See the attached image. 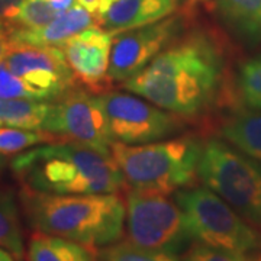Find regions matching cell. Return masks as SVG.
I'll use <instances>...</instances> for the list:
<instances>
[{
    "label": "cell",
    "instance_id": "obj_1",
    "mask_svg": "<svg viewBox=\"0 0 261 261\" xmlns=\"http://www.w3.org/2000/svg\"><path fill=\"white\" fill-rule=\"evenodd\" d=\"M225 71L226 58L219 38L205 29H193L122 87L167 112L195 118L221 97Z\"/></svg>",
    "mask_w": 261,
    "mask_h": 261
},
{
    "label": "cell",
    "instance_id": "obj_2",
    "mask_svg": "<svg viewBox=\"0 0 261 261\" xmlns=\"http://www.w3.org/2000/svg\"><path fill=\"white\" fill-rule=\"evenodd\" d=\"M10 170L22 187L53 195L116 193L126 186L112 155L58 140L15 155Z\"/></svg>",
    "mask_w": 261,
    "mask_h": 261
},
{
    "label": "cell",
    "instance_id": "obj_3",
    "mask_svg": "<svg viewBox=\"0 0 261 261\" xmlns=\"http://www.w3.org/2000/svg\"><path fill=\"white\" fill-rule=\"evenodd\" d=\"M20 203L37 232L103 248L123 235L126 205L116 193L53 195L22 187Z\"/></svg>",
    "mask_w": 261,
    "mask_h": 261
},
{
    "label": "cell",
    "instance_id": "obj_4",
    "mask_svg": "<svg viewBox=\"0 0 261 261\" xmlns=\"http://www.w3.org/2000/svg\"><path fill=\"white\" fill-rule=\"evenodd\" d=\"M202 144L195 137L141 145L115 141L111 155L134 190L167 195L195 183Z\"/></svg>",
    "mask_w": 261,
    "mask_h": 261
},
{
    "label": "cell",
    "instance_id": "obj_5",
    "mask_svg": "<svg viewBox=\"0 0 261 261\" xmlns=\"http://www.w3.org/2000/svg\"><path fill=\"white\" fill-rule=\"evenodd\" d=\"M197 178L247 222L261 226V164L229 142L209 138L202 144Z\"/></svg>",
    "mask_w": 261,
    "mask_h": 261
},
{
    "label": "cell",
    "instance_id": "obj_6",
    "mask_svg": "<svg viewBox=\"0 0 261 261\" xmlns=\"http://www.w3.org/2000/svg\"><path fill=\"white\" fill-rule=\"evenodd\" d=\"M174 200L196 243L245 255L261 251V233L211 189H180Z\"/></svg>",
    "mask_w": 261,
    "mask_h": 261
},
{
    "label": "cell",
    "instance_id": "obj_7",
    "mask_svg": "<svg viewBox=\"0 0 261 261\" xmlns=\"http://www.w3.org/2000/svg\"><path fill=\"white\" fill-rule=\"evenodd\" d=\"M126 232L132 244L180 254L193 243L181 207L163 193L130 190L126 195Z\"/></svg>",
    "mask_w": 261,
    "mask_h": 261
},
{
    "label": "cell",
    "instance_id": "obj_8",
    "mask_svg": "<svg viewBox=\"0 0 261 261\" xmlns=\"http://www.w3.org/2000/svg\"><path fill=\"white\" fill-rule=\"evenodd\" d=\"M113 141L141 145L167 140L185 128L181 116L167 112L144 97L121 92L99 94Z\"/></svg>",
    "mask_w": 261,
    "mask_h": 261
},
{
    "label": "cell",
    "instance_id": "obj_9",
    "mask_svg": "<svg viewBox=\"0 0 261 261\" xmlns=\"http://www.w3.org/2000/svg\"><path fill=\"white\" fill-rule=\"evenodd\" d=\"M44 130L60 140L83 144L105 155H111L115 142L100 96L77 87L53 102Z\"/></svg>",
    "mask_w": 261,
    "mask_h": 261
},
{
    "label": "cell",
    "instance_id": "obj_10",
    "mask_svg": "<svg viewBox=\"0 0 261 261\" xmlns=\"http://www.w3.org/2000/svg\"><path fill=\"white\" fill-rule=\"evenodd\" d=\"M183 16L171 15L155 23L116 35L109 65L111 83H125L141 73L183 34Z\"/></svg>",
    "mask_w": 261,
    "mask_h": 261
},
{
    "label": "cell",
    "instance_id": "obj_11",
    "mask_svg": "<svg viewBox=\"0 0 261 261\" xmlns=\"http://www.w3.org/2000/svg\"><path fill=\"white\" fill-rule=\"evenodd\" d=\"M3 63L32 87L42 100L58 99L74 89L77 83L74 73L58 47L18 44Z\"/></svg>",
    "mask_w": 261,
    "mask_h": 261
},
{
    "label": "cell",
    "instance_id": "obj_12",
    "mask_svg": "<svg viewBox=\"0 0 261 261\" xmlns=\"http://www.w3.org/2000/svg\"><path fill=\"white\" fill-rule=\"evenodd\" d=\"M113 37L109 31L96 25L65 41L61 48L75 79L90 89H102L109 80Z\"/></svg>",
    "mask_w": 261,
    "mask_h": 261
},
{
    "label": "cell",
    "instance_id": "obj_13",
    "mask_svg": "<svg viewBox=\"0 0 261 261\" xmlns=\"http://www.w3.org/2000/svg\"><path fill=\"white\" fill-rule=\"evenodd\" d=\"M177 5L178 0H113L99 25L116 37L171 16Z\"/></svg>",
    "mask_w": 261,
    "mask_h": 261
},
{
    "label": "cell",
    "instance_id": "obj_14",
    "mask_svg": "<svg viewBox=\"0 0 261 261\" xmlns=\"http://www.w3.org/2000/svg\"><path fill=\"white\" fill-rule=\"evenodd\" d=\"M99 25V20L92 13L74 5L61 12L53 22L39 29H19L15 27V42L35 47H60L65 41L86 29Z\"/></svg>",
    "mask_w": 261,
    "mask_h": 261
},
{
    "label": "cell",
    "instance_id": "obj_15",
    "mask_svg": "<svg viewBox=\"0 0 261 261\" xmlns=\"http://www.w3.org/2000/svg\"><path fill=\"white\" fill-rule=\"evenodd\" d=\"M219 134L226 142L261 163V113L237 108L225 116Z\"/></svg>",
    "mask_w": 261,
    "mask_h": 261
},
{
    "label": "cell",
    "instance_id": "obj_16",
    "mask_svg": "<svg viewBox=\"0 0 261 261\" xmlns=\"http://www.w3.org/2000/svg\"><path fill=\"white\" fill-rule=\"evenodd\" d=\"M225 23L244 41L261 42V0H216Z\"/></svg>",
    "mask_w": 261,
    "mask_h": 261
},
{
    "label": "cell",
    "instance_id": "obj_17",
    "mask_svg": "<svg viewBox=\"0 0 261 261\" xmlns=\"http://www.w3.org/2000/svg\"><path fill=\"white\" fill-rule=\"evenodd\" d=\"M89 247L48 233H32L27 248V261H93Z\"/></svg>",
    "mask_w": 261,
    "mask_h": 261
},
{
    "label": "cell",
    "instance_id": "obj_18",
    "mask_svg": "<svg viewBox=\"0 0 261 261\" xmlns=\"http://www.w3.org/2000/svg\"><path fill=\"white\" fill-rule=\"evenodd\" d=\"M53 102L0 97V126L44 130Z\"/></svg>",
    "mask_w": 261,
    "mask_h": 261
},
{
    "label": "cell",
    "instance_id": "obj_19",
    "mask_svg": "<svg viewBox=\"0 0 261 261\" xmlns=\"http://www.w3.org/2000/svg\"><path fill=\"white\" fill-rule=\"evenodd\" d=\"M0 248L9 251L15 258H23V231L15 193L0 189Z\"/></svg>",
    "mask_w": 261,
    "mask_h": 261
},
{
    "label": "cell",
    "instance_id": "obj_20",
    "mask_svg": "<svg viewBox=\"0 0 261 261\" xmlns=\"http://www.w3.org/2000/svg\"><path fill=\"white\" fill-rule=\"evenodd\" d=\"M58 140V137L45 130L0 126V157H15L32 147Z\"/></svg>",
    "mask_w": 261,
    "mask_h": 261
},
{
    "label": "cell",
    "instance_id": "obj_21",
    "mask_svg": "<svg viewBox=\"0 0 261 261\" xmlns=\"http://www.w3.org/2000/svg\"><path fill=\"white\" fill-rule=\"evenodd\" d=\"M97 257L100 261H181L178 254L144 248L130 241L106 245L97 252Z\"/></svg>",
    "mask_w": 261,
    "mask_h": 261
},
{
    "label": "cell",
    "instance_id": "obj_22",
    "mask_svg": "<svg viewBox=\"0 0 261 261\" xmlns=\"http://www.w3.org/2000/svg\"><path fill=\"white\" fill-rule=\"evenodd\" d=\"M237 87L241 100L247 106L261 111V53L240 65Z\"/></svg>",
    "mask_w": 261,
    "mask_h": 261
},
{
    "label": "cell",
    "instance_id": "obj_23",
    "mask_svg": "<svg viewBox=\"0 0 261 261\" xmlns=\"http://www.w3.org/2000/svg\"><path fill=\"white\" fill-rule=\"evenodd\" d=\"M60 13L61 12H58L47 0H25L12 25L19 29L44 28Z\"/></svg>",
    "mask_w": 261,
    "mask_h": 261
},
{
    "label": "cell",
    "instance_id": "obj_24",
    "mask_svg": "<svg viewBox=\"0 0 261 261\" xmlns=\"http://www.w3.org/2000/svg\"><path fill=\"white\" fill-rule=\"evenodd\" d=\"M0 97L3 99H35L42 100L39 94L22 79L15 75L5 63H0Z\"/></svg>",
    "mask_w": 261,
    "mask_h": 261
},
{
    "label": "cell",
    "instance_id": "obj_25",
    "mask_svg": "<svg viewBox=\"0 0 261 261\" xmlns=\"http://www.w3.org/2000/svg\"><path fill=\"white\" fill-rule=\"evenodd\" d=\"M183 261H251L248 255L240 252L215 248L202 243L193 244Z\"/></svg>",
    "mask_w": 261,
    "mask_h": 261
},
{
    "label": "cell",
    "instance_id": "obj_26",
    "mask_svg": "<svg viewBox=\"0 0 261 261\" xmlns=\"http://www.w3.org/2000/svg\"><path fill=\"white\" fill-rule=\"evenodd\" d=\"M15 25L0 20V63L9 56L10 51L16 47L15 42Z\"/></svg>",
    "mask_w": 261,
    "mask_h": 261
},
{
    "label": "cell",
    "instance_id": "obj_27",
    "mask_svg": "<svg viewBox=\"0 0 261 261\" xmlns=\"http://www.w3.org/2000/svg\"><path fill=\"white\" fill-rule=\"evenodd\" d=\"M25 0H0V20L13 23Z\"/></svg>",
    "mask_w": 261,
    "mask_h": 261
},
{
    "label": "cell",
    "instance_id": "obj_28",
    "mask_svg": "<svg viewBox=\"0 0 261 261\" xmlns=\"http://www.w3.org/2000/svg\"><path fill=\"white\" fill-rule=\"evenodd\" d=\"M112 2L113 0H75V5L82 6L99 20L105 15V12L111 8Z\"/></svg>",
    "mask_w": 261,
    "mask_h": 261
},
{
    "label": "cell",
    "instance_id": "obj_29",
    "mask_svg": "<svg viewBox=\"0 0 261 261\" xmlns=\"http://www.w3.org/2000/svg\"><path fill=\"white\" fill-rule=\"evenodd\" d=\"M48 3H51L58 12H64V10L70 9L73 6V2L75 0H47Z\"/></svg>",
    "mask_w": 261,
    "mask_h": 261
},
{
    "label": "cell",
    "instance_id": "obj_30",
    "mask_svg": "<svg viewBox=\"0 0 261 261\" xmlns=\"http://www.w3.org/2000/svg\"><path fill=\"white\" fill-rule=\"evenodd\" d=\"M211 0H183V5H185V8L186 9H196V8H199V6H205L207 5Z\"/></svg>",
    "mask_w": 261,
    "mask_h": 261
},
{
    "label": "cell",
    "instance_id": "obj_31",
    "mask_svg": "<svg viewBox=\"0 0 261 261\" xmlns=\"http://www.w3.org/2000/svg\"><path fill=\"white\" fill-rule=\"evenodd\" d=\"M0 261H18L9 251L0 248Z\"/></svg>",
    "mask_w": 261,
    "mask_h": 261
}]
</instances>
